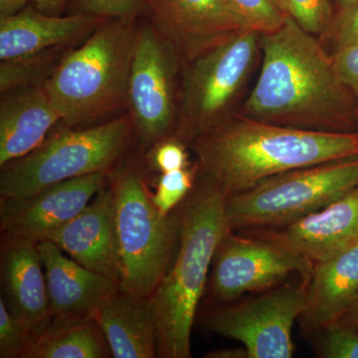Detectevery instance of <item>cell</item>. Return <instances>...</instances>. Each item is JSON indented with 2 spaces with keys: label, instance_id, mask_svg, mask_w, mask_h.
<instances>
[{
  "label": "cell",
  "instance_id": "6da1fadb",
  "mask_svg": "<svg viewBox=\"0 0 358 358\" xmlns=\"http://www.w3.org/2000/svg\"><path fill=\"white\" fill-rule=\"evenodd\" d=\"M262 67L240 114L308 131H358V103L331 54L288 16L281 28L260 35Z\"/></svg>",
  "mask_w": 358,
  "mask_h": 358
},
{
  "label": "cell",
  "instance_id": "7a4b0ae2",
  "mask_svg": "<svg viewBox=\"0 0 358 358\" xmlns=\"http://www.w3.org/2000/svg\"><path fill=\"white\" fill-rule=\"evenodd\" d=\"M187 145L203 180L226 196L301 167L358 157V131H308L231 115Z\"/></svg>",
  "mask_w": 358,
  "mask_h": 358
},
{
  "label": "cell",
  "instance_id": "3957f363",
  "mask_svg": "<svg viewBox=\"0 0 358 358\" xmlns=\"http://www.w3.org/2000/svg\"><path fill=\"white\" fill-rule=\"evenodd\" d=\"M227 196L206 180L179 212L176 258L150 296L157 324V357H192V331L209 268L224 235L230 230Z\"/></svg>",
  "mask_w": 358,
  "mask_h": 358
},
{
  "label": "cell",
  "instance_id": "277c9868",
  "mask_svg": "<svg viewBox=\"0 0 358 358\" xmlns=\"http://www.w3.org/2000/svg\"><path fill=\"white\" fill-rule=\"evenodd\" d=\"M134 18L103 20L75 50L67 52L45 85L67 128L105 119L128 107Z\"/></svg>",
  "mask_w": 358,
  "mask_h": 358
},
{
  "label": "cell",
  "instance_id": "5b68a950",
  "mask_svg": "<svg viewBox=\"0 0 358 358\" xmlns=\"http://www.w3.org/2000/svg\"><path fill=\"white\" fill-rule=\"evenodd\" d=\"M122 291L150 299L173 261L179 215H164L140 171L122 167L113 176Z\"/></svg>",
  "mask_w": 358,
  "mask_h": 358
},
{
  "label": "cell",
  "instance_id": "8992f818",
  "mask_svg": "<svg viewBox=\"0 0 358 358\" xmlns=\"http://www.w3.org/2000/svg\"><path fill=\"white\" fill-rule=\"evenodd\" d=\"M131 115H121L88 129L57 131L24 155L1 166V199L31 196L56 183L107 173L124 154L131 138Z\"/></svg>",
  "mask_w": 358,
  "mask_h": 358
},
{
  "label": "cell",
  "instance_id": "52a82bcc",
  "mask_svg": "<svg viewBox=\"0 0 358 358\" xmlns=\"http://www.w3.org/2000/svg\"><path fill=\"white\" fill-rule=\"evenodd\" d=\"M358 185V157L277 174L226 199L230 230L273 229L324 208Z\"/></svg>",
  "mask_w": 358,
  "mask_h": 358
},
{
  "label": "cell",
  "instance_id": "ba28073f",
  "mask_svg": "<svg viewBox=\"0 0 358 358\" xmlns=\"http://www.w3.org/2000/svg\"><path fill=\"white\" fill-rule=\"evenodd\" d=\"M260 50V34L244 29L183 65L171 138L188 145L233 115Z\"/></svg>",
  "mask_w": 358,
  "mask_h": 358
},
{
  "label": "cell",
  "instance_id": "9c48e42d",
  "mask_svg": "<svg viewBox=\"0 0 358 358\" xmlns=\"http://www.w3.org/2000/svg\"><path fill=\"white\" fill-rule=\"evenodd\" d=\"M308 280L282 285L256 298L224 303L205 315L211 333L244 345L247 358H289L294 345L292 331L303 313Z\"/></svg>",
  "mask_w": 358,
  "mask_h": 358
},
{
  "label": "cell",
  "instance_id": "30bf717a",
  "mask_svg": "<svg viewBox=\"0 0 358 358\" xmlns=\"http://www.w3.org/2000/svg\"><path fill=\"white\" fill-rule=\"evenodd\" d=\"M181 64L150 22L136 28L129 71L128 107L141 143L171 138L178 117Z\"/></svg>",
  "mask_w": 358,
  "mask_h": 358
},
{
  "label": "cell",
  "instance_id": "8fae6325",
  "mask_svg": "<svg viewBox=\"0 0 358 358\" xmlns=\"http://www.w3.org/2000/svg\"><path fill=\"white\" fill-rule=\"evenodd\" d=\"M236 236L228 231L213 258L211 289L219 303L265 292L296 274L310 280L313 264L267 238Z\"/></svg>",
  "mask_w": 358,
  "mask_h": 358
},
{
  "label": "cell",
  "instance_id": "7c38bea8",
  "mask_svg": "<svg viewBox=\"0 0 358 358\" xmlns=\"http://www.w3.org/2000/svg\"><path fill=\"white\" fill-rule=\"evenodd\" d=\"M143 9L181 67L246 29L226 0H143Z\"/></svg>",
  "mask_w": 358,
  "mask_h": 358
},
{
  "label": "cell",
  "instance_id": "4fadbf2b",
  "mask_svg": "<svg viewBox=\"0 0 358 358\" xmlns=\"http://www.w3.org/2000/svg\"><path fill=\"white\" fill-rule=\"evenodd\" d=\"M107 176V173L88 174L48 186L25 199H1L2 233L37 243L46 240L106 187Z\"/></svg>",
  "mask_w": 358,
  "mask_h": 358
},
{
  "label": "cell",
  "instance_id": "5bb4252c",
  "mask_svg": "<svg viewBox=\"0 0 358 358\" xmlns=\"http://www.w3.org/2000/svg\"><path fill=\"white\" fill-rule=\"evenodd\" d=\"M249 233L307 259L313 264L329 260L358 243V185L324 208L296 222Z\"/></svg>",
  "mask_w": 358,
  "mask_h": 358
},
{
  "label": "cell",
  "instance_id": "9a60e30c",
  "mask_svg": "<svg viewBox=\"0 0 358 358\" xmlns=\"http://www.w3.org/2000/svg\"><path fill=\"white\" fill-rule=\"evenodd\" d=\"M46 240L57 245L80 265L121 284L112 187L101 190L76 217Z\"/></svg>",
  "mask_w": 358,
  "mask_h": 358
},
{
  "label": "cell",
  "instance_id": "2e32d148",
  "mask_svg": "<svg viewBox=\"0 0 358 358\" xmlns=\"http://www.w3.org/2000/svg\"><path fill=\"white\" fill-rule=\"evenodd\" d=\"M1 298L34 336L52 320L46 278L38 243L24 238L6 236L1 247Z\"/></svg>",
  "mask_w": 358,
  "mask_h": 358
},
{
  "label": "cell",
  "instance_id": "e0dca14e",
  "mask_svg": "<svg viewBox=\"0 0 358 358\" xmlns=\"http://www.w3.org/2000/svg\"><path fill=\"white\" fill-rule=\"evenodd\" d=\"M52 319L93 317L121 287L107 275L80 265L49 240L38 242Z\"/></svg>",
  "mask_w": 358,
  "mask_h": 358
},
{
  "label": "cell",
  "instance_id": "ac0fdd59",
  "mask_svg": "<svg viewBox=\"0 0 358 358\" xmlns=\"http://www.w3.org/2000/svg\"><path fill=\"white\" fill-rule=\"evenodd\" d=\"M59 122H62V117L45 81L2 94L0 166L38 148Z\"/></svg>",
  "mask_w": 358,
  "mask_h": 358
},
{
  "label": "cell",
  "instance_id": "d6986e66",
  "mask_svg": "<svg viewBox=\"0 0 358 358\" xmlns=\"http://www.w3.org/2000/svg\"><path fill=\"white\" fill-rule=\"evenodd\" d=\"M103 18L85 13L66 17L48 15L34 6L0 18V60L29 57L63 48L86 37Z\"/></svg>",
  "mask_w": 358,
  "mask_h": 358
},
{
  "label": "cell",
  "instance_id": "ffe728a7",
  "mask_svg": "<svg viewBox=\"0 0 358 358\" xmlns=\"http://www.w3.org/2000/svg\"><path fill=\"white\" fill-rule=\"evenodd\" d=\"M358 294V243L313 264L307 298L299 317L301 331L320 334L334 326Z\"/></svg>",
  "mask_w": 358,
  "mask_h": 358
},
{
  "label": "cell",
  "instance_id": "44dd1931",
  "mask_svg": "<svg viewBox=\"0 0 358 358\" xmlns=\"http://www.w3.org/2000/svg\"><path fill=\"white\" fill-rule=\"evenodd\" d=\"M93 317L113 357H157V324L150 299L120 289L96 308Z\"/></svg>",
  "mask_w": 358,
  "mask_h": 358
},
{
  "label": "cell",
  "instance_id": "7402d4cb",
  "mask_svg": "<svg viewBox=\"0 0 358 358\" xmlns=\"http://www.w3.org/2000/svg\"><path fill=\"white\" fill-rule=\"evenodd\" d=\"M113 357L94 317H54L34 339L25 358Z\"/></svg>",
  "mask_w": 358,
  "mask_h": 358
},
{
  "label": "cell",
  "instance_id": "603a6c76",
  "mask_svg": "<svg viewBox=\"0 0 358 358\" xmlns=\"http://www.w3.org/2000/svg\"><path fill=\"white\" fill-rule=\"evenodd\" d=\"M52 50L14 60L1 61L0 65V91L1 94L11 90L43 83L58 64L57 51Z\"/></svg>",
  "mask_w": 358,
  "mask_h": 358
},
{
  "label": "cell",
  "instance_id": "cb8c5ba5",
  "mask_svg": "<svg viewBox=\"0 0 358 358\" xmlns=\"http://www.w3.org/2000/svg\"><path fill=\"white\" fill-rule=\"evenodd\" d=\"M246 29L267 34L279 29L289 14L282 0H226Z\"/></svg>",
  "mask_w": 358,
  "mask_h": 358
},
{
  "label": "cell",
  "instance_id": "d4e9b609",
  "mask_svg": "<svg viewBox=\"0 0 358 358\" xmlns=\"http://www.w3.org/2000/svg\"><path fill=\"white\" fill-rule=\"evenodd\" d=\"M287 13L306 31L320 38L331 24L336 9L331 0H282Z\"/></svg>",
  "mask_w": 358,
  "mask_h": 358
},
{
  "label": "cell",
  "instance_id": "484cf974",
  "mask_svg": "<svg viewBox=\"0 0 358 358\" xmlns=\"http://www.w3.org/2000/svg\"><path fill=\"white\" fill-rule=\"evenodd\" d=\"M194 182V173L189 167L162 173L152 201L164 215L173 213L174 208L189 194Z\"/></svg>",
  "mask_w": 358,
  "mask_h": 358
},
{
  "label": "cell",
  "instance_id": "4316f807",
  "mask_svg": "<svg viewBox=\"0 0 358 358\" xmlns=\"http://www.w3.org/2000/svg\"><path fill=\"white\" fill-rule=\"evenodd\" d=\"M33 343L34 336L0 298V357L25 358Z\"/></svg>",
  "mask_w": 358,
  "mask_h": 358
},
{
  "label": "cell",
  "instance_id": "83f0119b",
  "mask_svg": "<svg viewBox=\"0 0 358 358\" xmlns=\"http://www.w3.org/2000/svg\"><path fill=\"white\" fill-rule=\"evenodd\" d=\"M320 41L329 53L358 45V2L336 11L331 24Z\"/></svg>",
  "mask_w": 358,
  "mask_h": 358
},
{
  "label": "cell",
  "instance_id": "f1b7e54d",
  "mask_svg": "<svg viewBox=\"0 0 358 358\" xmlns=\"http://www.w3.org/2000/svg\"><path fill=\"white\" fill-rule=\"evenodd\" d=\"M317 353L324 358H358V334L331 327L320 333Z\"/></svg>",
  "mask_w": 358,
  "mask_h": 358
},
{
  "label": "cell",
  "instance_id": "f546056e",
  "mask_svg": "<svg viewBox=\"0 0 358 358\" xmlns=\"http://www.w3.org/2000/svg\"><path fill=\"white\" fill-rule=\"evenodd\" d=\"M76 13L96 17L134 18L143 8V0H76Z\"/></svg>",
  "mask_w": 358,
  "mask_h": 358
},
{
  "label": "cell",
  "instance_id": "4dcf8cb0",
  "mask_svg": "<svg viewBox=\"0 0 358 358\" xmlns=\"http://www.w3.org/2000/svg\"><path fill=\"white\" fill-rule=\"evenodd\" d=\"M185 145L173 138L159 141L152 148L150 164L160 173L186 169L189 164Z\"/></svg>",
  "mask_w": 358,
  "mask_h": 358
},
{
  "label": "cell",
  "instance_id": "1f68e13d",
  "mask_svg": "<svg viewBox=\"0 0 358 358\" xmlns=\"http://www.w3.org/2000/svg\"><path fill=\"white\" fill-rule=\"evenodd\" d=\"M331 57L339 76L358 103V45L334 52Z\"/></svg>",
  "mask_w": 358,
  "mask_h": 358
},
{
  "label": "cell",
  "instance_id": "d6a6232c",
  "mask_svg": "<svg viewBox=\"0 0 358 358\" xmlns=\"http://www.w3.org/2000/svg\"><path fill=\"white\" fill-rule=\"evenodd\" d=\"M331 327H341V329H345L346 331L358 334V294L352 306Z\"/></svg>",
  "mask_w": 358,
  "mask_h": 358
},
{
  "label": "cell",
  "instance_id": "836d02e7",
  "mask_svg": "<svg viewBox=\"0 0 358 358\" xmlns=\"http://www.w3.org/2000/svg\"><path fill=\"white\" fill-rule=\"evenodd\" d=\"M37 10L48 15H57L63 10L68 0H29Z\"/></svg>",
  "mask_w": 358,
  "mask_h": 358
},
{
  "label": "cell",
  "instance_id": "e575fe53",
  "mask_svg": "<svg viewBox=\"0 0 358 358\" xmlns=\"http://www.w3.org/2000/svg\"><path fill=\"white\" fill-rule=\"evenodd\" d=\"M29 0H0V18L20 13Z\"/></svg>",
  "mask_w": 358,
  "mask_h": 358
},
{
  "label": "cell",
  "instance_id": "d590c367",
  "mask_svg": "<svg viewBox=\"0 0 358 358\" xmlns=\"http://www.w3.org/2000/svg\"><path fill=\"white\" fill-rule=\"evenodd\" d=\"M205 357L209 358H240L246 357V352L244 350H216V352H212L208 355H205Z\"/></svg>",
  "mask_w": 358,
  "mask_h": 358
},
{
  "label": "cell",
  "instance_id": "8d00e7d4",
  "mask_svg": "<svg viewBox=\"0 0 358 358\" xmlns=\"http://www.w3.org/2000/svg\"><path fill=\"white\" fill-rule=\"evenodd\" d=\"M331 1L336 11L339 10V9L345 8V7L352 6L355 2H358V0H331Z\"/></svg>",
  "mask_w": 358,
  "mask_h": 358
},
{
  "label": "cell",
  "instance_id": "74e56055",
  "mask_svg": "<svg viewBox=\"0 0 358 358\" xmlns=\"http://www.w3.org/2000/svg\"></svg>",
  "mask_w": 358,
  "mask_h": 358
}]
</instances>
